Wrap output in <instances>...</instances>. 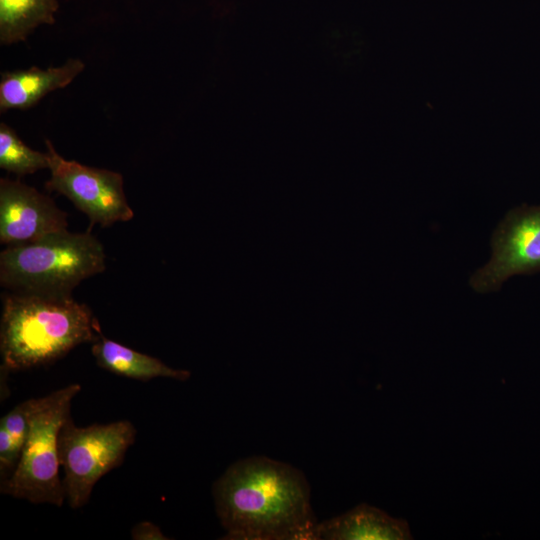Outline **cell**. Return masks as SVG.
Instances as JSON below:
<instances>
[{
    "label": "cell",
    "mask_w": 540,
    "mask_h": 540,
    "mask_svg": "<svg viewBox=\"0 0 540 540\" xmlns=\"http://www.w3.org/2000/svg\"><path fill=\"white\" fill-rule=\"evenodd\" d=\"M213 496L224 539L316 540L309 485L286 463L242 459L214 483Z\"/></svg>",
    "instance_id": "6da1fadb"
},
{
    "label": "cell",
    "mask_w": 540,
    "mask_h": 540,
    "mask_svg": "<svg viewBox=\"0 0 540 540\" xmlns=\"http://www.w3.org/2000/svg\"><path fill=\"white\" fill-rule=\"evenodd\" d=\"M101 335L92 310L72 296H3L0 354L5 371L49 365Z\"/></svg>",
    "instance_id": "7a4b0ae2"
},
{
    "label": "cell",
    "mask_w": 540,
    "mask_h": 540,
    "mask_svg": "<svg viewBox=\"0 0 540 540\" xmlns=\"http://www.w3.org/2000/svg\"><path fill=\"white\" fill-rule=\"evenodd\" d=\"M105 252L88 230L67 229L9 245L0 253V283L13 293L71 296L83 280L105 269Z\"/></svg>",
    "instance_id": "3957f363"
},
{
    "label": "cell",
    "mask_w": 540,
    "mask_h": 540,
    "mask_svg": "<svg viewBox=\"0 0 540 540\" xmlns=\"http://www.w3.org/2000/svg\"><path fill=\"white\" fill-rule=\"evenodd\" d=\"M80 390L79 384H71L44 397L28 399L27 437L16 468L0 486L2 494L33 504L63 505L66 497L59 476L58 437Z\"/></svg>",
    "instance_id": "277c9868"
},
{
    "label": "cell",
    "mask_w": 540,
    "mask_h": 540,
    "mask_svg": "<svg viewBox=\"0 0 540 540\" xmlns=\"http://www.w3.org/2000/svg\"><path fill=\"white\" fill-rule=\"evenodd\" d=\"M136 428L128 420L78 427L69 417L58 437V454L69 506L87 504L95 484L124 460Z\"/></svg>",
    "instance_id": "5b68a950"
},
{
    "label": "cell",
    "mask_w": 540,
    "mask_h": 540,
    "mask_svg": "<svg viewBox=\"0 0 540 540\" xmlns=\"http://www.w3.org/2000/svg\"><path fill=\"white\" fill-rule=\"evenodd\" d=\"M45 144L51 172L45 183L47 190L56 191L71 200L88 216L90 226L97 223L108 227L133 218L134 212L127 202L120 173L66 160L58 154L51 141L47 139Z\"/></svg>",
    "instance_id": "8992f818"
},
{
    "label": "cell",
    "mask_w": 540,
    "mask_h": 540,
    "mask_svg": "<svg viewBox=\"0 0 540 540\" xmlns=\"http://www.w3.org/2000/svg\"><path fill=\"white\" fill-rule=\"evenodd\" d=\"M540 272V205L510 209L491 236V257L470 277L480 294L498 291L516 275Z\"/></svg>",
    "instance_id": "52a82bcc"
},
{
    "label": "cell",
    "mask_w": 540,
    "mask_h": 540,
    "mask_svg": "<svg viewBox=\"0 0 540 540\" xmlns=\"http://www.w3.org/2000/svg\"><path fill=\"white\" fill-rule=\"evenodd\" d=\"M67 214L47 195L18 180H0V242H32L66 230Z\"/></svg>",
    "instance_id": "ba28073f"
},
{
    "label": "cell",
    "mask_w": 540,
    "mask_h": 540,
    "mask_svg": "<svg viewBox=\"0 0 540 540\" xmlns=\"http://www.w3.org/2000/svg\"><path fill=\"white\" fill-rule=\"evenodd\" d=\"M85 68L80 59H68L63 65L41 69L5 71L0 80V111L29 109L48 93L68 86Z\"/></svg>",
    "instance_id": "9c48e42d"
},
{
    "label": "cell",
    "mask_w": 540,
    "mask_h": 540,
    "mask_svg": "<svg viewBox=\"0 0 540 540\" xmlns=\"http://www.w3.org/2000/svg\"><path fill=\"white\" fill-rule=\"evenodd\" d=\"M405 520L395 519L384 511L360 504L350 511L320 522L316 539L325 540H409L412 539Z\"/></svg>",
    "instance_id": "30bf717a"
},
{
    "label": "cell",
    "mask_w": 540,
    "mask_h": 540,
    "mask_svg": "<svg viewBox=\"0 0 540 540\" xmlns=\"http://www.w3.org/2000/svg\"><path fill=\"white\" fill-rule=\"evenodd\" d=\"M91 352L97 365L118 376L149 381L163 377L180 381L190 378V372L174 369L160 359L138 352L104 337L92 343Z\"/></svg>",
    "instance_id": "8fae6325"
},
{
    "label": "cell",
    "mask_w": 540,
    "mask_h": 540,
    "mask_svg": "<svg viewBox=\"0 0 540 540\" xmlns=\"http://www.w3.org/2000/svg\"><path fill=\"white\" fill-rule=\"evenodd\" d=\"M57 0H0V43L24 41L38 26L54 24Z\"/></svg>",
    "instance_id": "7c38bea8"
},
{
    "label": "cell",
    "mask_w": 540,
    "mask_h": 540,
    "mask_svg": "<svg viewBox=\"0 0 540 540\" xmlns=\"http://www.w3.org/2000/svg\"><path fill=\"white\" fill-rule=\"evenodd\" d=\"M0 167L17 175L49 169L48 152L28 147L6 123L0 124Z\"/></svg>",
    "instance_id": "4fadbf2b"
},
{
    "label": "cell",
    "mask_w": 540,
    "mask_h": 540,
    "mask_svg": "<svg viewBox=\"0 0 540 540\" xmlns=\"http://www.w3.org/2000/svg\"><path fill=\"white\" fill-rule=\"evenodd\" d=\"M28 412L29 404L28 400H26L14 407L0 420V424L7 429L11 436L14 451L19 458L24 447L29 428Z\"/></svg>",
    "instance_id": "5bb4252c"
},
{
    "label": "cell",
    "mask_w": 540,
    "mask_h": 540,
    "mask_svg": "<svg viewBox=\"0 0 540 540\" xmlns=\"http://www.w3.org/2000/svg\"><path fill=\"white\" fill-rule=\"evenodd\" d=\"M134 540H164L169 539L161 532L160 528L149 521L136 524L131 530Z\"/></svg>",
    "instance_id": "9a60e30c"
}]
</instances>
